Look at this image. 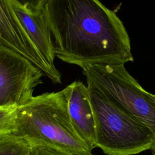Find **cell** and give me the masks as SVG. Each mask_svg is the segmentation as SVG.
<instances>
[{
    "label": "cell",
    "mask_w": 155,
    "mask_h": 155,
    "mask_svg": "<svg viewBox=\"0 0 155 155\" xmlns=\"http://www.w3.org/2000/svg\"><path fill=\"white\" fill-rule=\"evenodd\" d=\"M32 148L28 140L13 133L0 135V155H29Z\"/></svg>",
    "instance_id": "obj_9"
},
{
    "label": "cell",
    "mask_w": 155,
    "mask_h": 155,
    "mask_svg": "<svg viewBox=\"0 0 155 155\" xmlns=\"http://www.w3.org/2000/svg\"><path fill=\"white\" fill-rule=\"evenodd\" d=\"M72 126L90 151L96 148L95 122L87 86L74 81L65 88Z\"/></svg>",
    "instance_id": "obj_8"
},
{
    "label": "cell",
    "mask_w": 155,
    "mask_h": 155,
    "mask_svg": "<svg viewBox=\"0 0 155 155\" xmlns=\"http://www.w3.org/2000/svg\"><path fill=\"white\" fill-rule=\"evenodd\" d=\"M153 99H154V101H155V94H153ZM151 154H152V155H155V142H154V145H153L152 148L151 149Z\"/></svg>",
    "instance_id": "obj_13"
},
{
    "label": "cell",
    "mask_w": 155,
    "mask_h": 155,
    "mask_svg": "<svg viewBox=\"0 0 155 155\" xmlns=\"http://www.w3.org/2000/svg\"><path fill=\"white\" fill-rule=\"evenodd\" d=\"M87 88L97 147L105 155H134L152 148L155 137L148 127L93 85Z\"/></svg>",
    "instance_id": "obj_3"
},
{
    "label": "cell",
    "mask_w": 155,
    "mask_h": 155,
    "mask_svg": "<svg viewBox=\"0 0 155 155\" xmlns=\"http://www.w3.org/2000/svg\"><path fill=\"white\" fill-rule=\"evenodd\" d=\"M55 56L82 68L133 62L128 32L116 13L98 0H43Z\"/></svg>",
    "instance_id": "obj_1"
},
{
    "label": "cell",
    "mask_w": 155,
    "mask_h": 155,
    "mask_svg": "<svg viewBox=\"0 0 155 155\" xmlns=\"http://www.w3.org/2000/svg\"><path fill=\"white\" fill-rule=\"evenodd\" d=\"M0 47L25 58L47 76L52 82L61 84L62 75L46 64L28 38L8 0H0Z\"/></svg>",
    "instance_id": "obj_7"
},
{
    "label": "cell",
    "mask_w": 155,
    "mask_h": 155,
    "mask_svg": "<svg viewBox=\"0 0 155 155\" xmlns=\"http://www.w3.org/2000/svg\"><path fill=\"white\" fill-rule=\"evenodd\" d=\"M15 16L32 44L48 66L56 73L54 46L51 32L43 8V0L22 1L8 0Z\"/></svg>",
    "instance_id": "obj_6"
},
{
    "label": "cell",
    "mask_w": 155,
    "mask_h": 155,
    "mask_svg": "<svg viewBox=\"0 0 155 155\" xmlns=\"http://www.w3.org/2000/svg\"><path fill=\"white\" fill-rule=\"evenodd\" d=\"M87 84L93 85L120 108L130 112L155 137V101L127 70L124 64H93L82 68Z\"/></svg>",
    "instance_id": "obj_4"
},
{
    "label": "cell",
    "mask_w": 155,
    "mask_h": 155,
    "mask_svg": "<svg viewBox=\"0 0 155 155\" xmlns=\"http://www.w3.org/2000/svg\"><path fill=\"white\" fill-rule=\"evenodd\" d=\"M13 133L31 145H47L73 152L91 151L72 126L64 88L33 96L17 108Z\"/></svg>",
    "instance_id": "obj_2"
},
{
    "label": "cell",
    "mask_w": 155,
    "mask_h": 155,
    "mask_svg": "<svg viewBox=\"0 0 155 155\" xmlns=\"http://www.w3.org/2000/svg\"><path fill=\"white\" fill-rule=\"evenodd\" d=\"M16 109L0 108V135L13 133L15 130Z\"/></svg>",
    "instance_id": "obj_10"
},
{
    "label": "cell",
    "mask_w": 155,
    "mask_h": 155,
    "mask_svg": "<svg viewBox=\"0 0 155 155\" xmlns=\"http://www.w3.org/2000/svg\"><path fill=\"white\" fill-rule=\"evenodd\" d=\"M29 155H39L38 150H37L35 146H33L32 150H31V153Z\"/></svg>",
    "instance_id": "obj_12"
},
{
    "label": "cell",
    "mask_w": 155,
    "mask_h": 155,
    "mask_svg": "<svg viewBox=\"0 0 155 155\" xmlns=\"http://www.w3.org/2000/svg\"><path fill=\"white\" fill-rule=\"evenodd\" d=\"M44 75L25 58L0 47V108L16 110L24 105Z\"/></svg>",
    "instance_id": "obj_5"
},
{
    "label": "cell",
    "mask_w": 155,
    "mask_h": 155,
    "mask_svg": "<svg viewBox=\"0 0 155 155\" xmlns=\"http://www.w3.org/2000/svg\"><path fill=\"white\" fill-rule=\"evenodd\" d=\"M32 146H35L36 148L39 155H94L92 154L91 151H68L47 145H36Z\"/></svg>",
    "instance_id": "obj_11"
}]
</instances>
